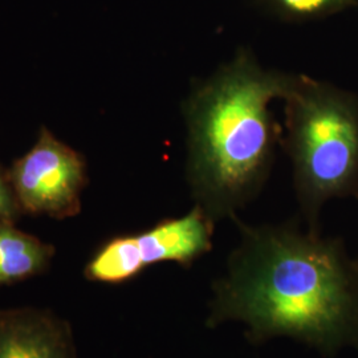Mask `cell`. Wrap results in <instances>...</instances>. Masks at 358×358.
Returning <instances> with one entry per match:
<instances>
[{"instance_id":"obj_10","label":"cell","mask_w":358,"mask_h":358,"mask_svg":"<svg viewBox=\"0 0 358 358\" xmlns=\"http://www.w3.org/2000/svg\"><path fill=\"white\" fill-rule=\"evenodd\" d=\"M356 262H357V264H358V259H356Z\"/></svg>"},{"instance_id":"obj_5","label":"cell","mask_w":358,"mask_h":358,"mask_svg":"<svg viewBox=\"0 0 358 358\" xmlns=\"http://www.w3.org/2000/svg\"><path fill=\"white\" fill-rule=\"evenodd\" d=\"M10 179L23 213L55 219L75 217L81 210L87 162L80 153L41 128L35 146L13 162Z\"/></svg>"},{"instance_id":"obj_4","label":"cell","mask_w":358,"mask_h":358,"mask_svg":"<svg viewBox=\"0 0 358 358\" xmlns=\"http://www.w3.org/2000/svg\"><path fill=\"white\" fill-rule=\"evenodd\" d=\"M214 224L194 206L182 217L164 219L138 234L115 236L92 256L84 276L90 282L122 284L161 263L190 267L213 248Z\"/></svg>"},{"instance_id":"obj_8","label":"cell","mask_w":358,"mask_h":358,"mask_svg":"<svg viewBox=\"0 0 358 358\" xmlns=\"http://www.w3.org/2000/svg\"><path fill=\"white\" fill-rule=\"evenodd\" d=\"M358 0H275L279 8L289 16L312 19L332 15L356 4Z\"/></svg>"},{"instance_id":"obj_9","label":"cell","mask_w":358,"mask_h":358,"mask_svg":"<svg viewBox=\"0 0 358 358\" xmlns=\"http://www.w3.org/2000/svg\"><path fill=\"white\" fill-rule=\"evenodd\" d=\"M23 214L13 190L10 173L0 165V222L15 223Z\"/></svg>"},{"instance_id":"obj_7","label":"cell","mask_w":358,"mask_h":358,"mask_svg":"<svg viewBox=\"0 0 358 358\" xmlns=\"http://www.w3.org/2000/svg\"><path fill=\"white\" fill-rule=\"evenodd\" d=\"M53 255L51 244L17 230L15 223L0 222V287L43 273L50 267Z\"/></svg>"},{"instance_id":"obj_3","label":"cell","mask_w":358,"mask_h":358,"mask_svg":"<svg viewBox=\"0 0 358 358\" xmlns=\"http://www.w3.org/2000/svg\"><path fill=\"white\" fill-rule=\"evenodd\" d=\"M282 100L297 199L310 230H317L328 201L358 199V97L299 75Z\"/></svg>"},{"instance_id":"obj_1","label":"cell","mask_w":358,"mask_h":358,"mask_svg":"<svg viewBox=\"0 0 358 358\" xmlns=\"http://www.w3.org/2000/svg\"><path fill=\"white\" fill-rule=\"evenodd\" d=\"M239 229L206 325L239 322L254 344L285 337L325 356L358 349V264L344 242L291 224Z\"/></svg>"},{"instance_id":"obj_2","label":"cell","mask_w":358,"mask_h":358,"mask_svg":"<svg viewBox=\"0 0 358 358\" xmlns=\"http://www.w3.org/2000/svg\"><path fill=\"white\" fill-rule=\"evenodd\" d=\"M294 78L241 51L186 100L187 180L195 206L214 223L236 219L263 187L276 142L269 105Z\"/></svg>"},{"instance_id":"obj_6","label":"cell","mask_w":358,"mask_h":358,"mask_svg":"<svg viewBox=\"0 0 358 358\" xmlns=\"http://www.w3.org/2000/svg\"><path fill=\"white\" fill-rule=\"evenodd\" d=\"M0 358H78L72 327L48 309H0Z\"/></svg>"}]
</instances>
